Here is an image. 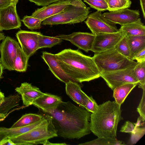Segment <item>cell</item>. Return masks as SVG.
<instances>
[{
    "label": "cell",
    "mask_w": 145,
    "mask_h": 145,
    "mask_svg": "<svg viewBox=\"0 0 145 145\" xmlns=\"http://www.w3.org/2000/svg\"><path fill=\"white\" fill-rule=\"evenodd\" d=\"M90 9L82 0H73L72 3L63 11L44 20L42 24L57 25L81 22L87 18Z\"/></svg>",
    "instance_id": "5"
},
{
    "label": "cell",
    "mask_w": 145,
    "mask_h": 145,
    "mask_svg": "<svg viewBox=\"0 0 145 145\" xmlns=\"http://www.w3.org/2000/svg\"><path fill=\"white\" fill-rule=\"evenodd\" d=\"M62 41V39L59 38L46 36L40 33L38 36V48H51L54 46L60 44Z\"/></svg>",
    "instance_id": "28"
},
{
    "label": "cell",
    "mask_w": 145,
    "mask_h": 145,
    "mask_svg": "<svg viewBox=\"0 0 145 145\" xmlns=\"http://www.w3.org/2000/svg\"><path fill=\"white\" fill-rule=\"evenodd\" d=\"M45 119L38 126L19 136L9 138L15 145L43 144L46 140L58 135L52 117L45 114Z\"/></svg>",
    "instance_id": "4"
},
{
    "label": "cell",
    "mask_w": 145,
    "mask_h": 145,
    "mask_svg": "<svg viewBox=\"0 0 145 145\" xmlns=\"http://www.w3.org/2000/svg\"></svg>",
    "instance_id": "51"
},
{
    "label": "cell",
    "mask_w": 145,
    "mask_h": 145,
    "mask_svg": "<svg viewBox=\"0 0 145 145\" xmlns=\"http://www.w3.org/2000/svg\"><path fill=\"white\" fill-rule=\"evenodd\" d=\"M98 106V105L92 96H89L84 108L89 112L93 113L97 109Z\"/></svg>",
    "instance_id": "36"
},
{
    "label": "cell",
    "mask_w": 145,
    "mask_h": 145,
    "mask_svg": "<svg viewBox=\"0 0 145 145\" xmlns=\"http://www.w3.org/2000/svg\"><path fill=\"white\" fill-rule=\"evenodd\" d=\"M93 57L100 73L135 67L138 63L124 56L115 48L95 53Z\"/></svg>",
    "instance_id": "6"
},
{
    "label": "cell",
    "mask_w": 145,
    "mask_h": 145,
    "mask_svg": "<svg viewBox=\"0 0 145 145\" xmlns=\"http://www.w3.org/2000/svg\"><path fill=\"white\" fill-rule=\"evenodd\" d=\"M7 137H8L4 132L0 131V142Z\"/></svg>",
    "instance_id": "44"
},
{
    "label": "cell",
    "mask_w": 145,
    "mask_h": 145,
    "mask_svg": "<svg viewBox=\"0 0 145 145\" xmlns=\"http://www.w3.org/2000/svg\"><path fill=\"white\" fill-rule=\"evenodd\" d=\"M13 3L11 0H0V9L5 8Z\"/></svg>",
    "instance_id": "40"
},
{
    "label": "cell",
    "mask_w": 145,
    "mask_h": 145,
    "mask_svg": "<svg viewBox=\"0 0 145 145\" xmlns=\"http://www.w3.org/2000/svg\"><path fill=\"white\" fill-rule=\"evenodd\" d=\"M16 5L13 3L0 9V27L2 31L18 29L21 27V23L17 13Z\"/></svg>",
    "instance_id": "12"
},
{
    "label": "cell",
    "mask_w": 145,
    "mask_h": 145,
    "mask_svg": "<svg viewBox=\"0 0 145 145\" xmlns=\"http://www.w3.org/2000/svg\"><path fill=\"white\" fill-rule=\"evenodd\" d=\"M61 97L57 95L45 93L35 100L32 105L38 107L45 114L54 112L62 101Z\"/></svg>",
    "instance_id": "16"
},
{
    "label": "cell",
    "mask_w": 145,
    "mask_h": 145,
    "mask_svg": "<svg viewBox=\"0 0 145 145\" xmlns=\"http://www.w3.org/2000/svg\"><path fill=\"white\" fill-rule=\"evenodd\" d=\"M136 123L129 121L125 122L121 128L120 131L123 133H133L135 130Z\"/></svg>",
    "instance_id": "37"
},
{
    "label": "cell",
    "mask_w": 145,
    "mask_h": 145,
    "mask_svg": "<svg viewBox=\"0 0 145 145\" xmlns=\"http://www.w3.org/2000/svg\"><path fill=\"white\" fill-rule=\"evenodd\" d=\"M43 115L34 113L26 114L22 117L10 127L17 128L27 125L41 120Z\"/></svg>",
    "instance_id": "26"
},
{
    "label": "cell",
    "mask_w": 145,
    "mask_h": 145,
    "mask_svg": "<svg viewBox=\"0 0 145 145\" xmlns=\"http://www.w3.org/2000/svg\"><path fill=\"white\" fill-rule=\"evenodd\" d=\"M4 68L0 61V79L2 78Z\"/></svg>",
    "instance_id": "45"
},
{
    "label": "cell",
    "mask_w": 145,
    "mask_h": 145,
    "mask_svg": "<svg viewBox=\"0 0 145 145\" xmlns=\"http://www.w3.org/2000/svg\"><path fill=\"white\" fill-rule=\"evenodd\" d=\"M29 58L20 47L18 49L17 55L14 62V70L21 72H25Z\"/></svg>",
    "instance_id": "25"
},
{
    "label": "cell",
    "mask_w": 145,
    "mask_h": 145,
    "mask_svg": "<svg viewBox=\"0 0 145 145\" xmlns=\"http://www.w3.org/2000/svg\"><path fill=\"white\" fill-rule=\"evenodd\" d=\"M140 1L143 16L144 18H145V0H140Z\"/></svg>",
    "instance_id": "42"
},
{
    "label": "cell",
    "mask_w": 145,
    "mask_h": 145,
    "mask_svg": "<svg viewBox=\"0 0 145 145\" xmlns=\"http://www.w3.org/2000/svg\"><path fill=\"white\" fill-rule=\"evenodd\" d=\"M63 0V1H66V0Z\"/></svg>",
    "instance_id": "50"
},
{
    "label": "cell",
    "mask_w": 145,
    "mask_h": 145,
    "mask_svg": "<svg viewBox=\"0 0 145 145\" xmlns=\"http://www.w3.org/2000/svg\"><path fill=\"white\" fill-rule=\"evenodd\" d=\"M95 36L92 33L74 32L69 35H60L55 37L69 41L79 49L88 52L91 50Z\"/></svg>",
    "instance_id": "13"
},
{
    "label": "cell",
    "mask_w": 145,
    "mask_h": 145,
    "mask_svg": "<svg viewBox=\"0 0 145 145\" xmlns=\"http://www.w3.org/2000/svg\"><path fill=\"white\" fill-rule=\"evenodd\" d=\"M136 123L135 130L131 135L128 144L133 145L136 143L144 136L145 133V121L138 117Z\"/></svg>",
    "instance_id": "27"
},
{
    "label": "cell",
    "mask_w": 145,
    "mask_h": 145,
    "mask_svg": "<svg viewBox=\"0 0 145 145\" xmlns=\"http://www.w3.org/2000/svg\"><path fill=\"white\" fill-rule=\"evenodd\" d=\"M41 57L48 65L49 70L57 79L65 83L71 81L60 67L55 54L44 52Z\"/></svg>",
    "instance_id": "18"
},
{
    "label": "cell",
    "mask_w": 145,
    "mask_h": 145,
    "mask_svg": "<svg viewBox=\"0 0 145 145\" xmlns=\"http://www.w3.org/2000/svg\"><path fill=\"white\" fill-rule=\"evenodd\" d=\"M125 144L121 140H118L116 138H110L98 137L94 140L84 143L80 145H123Z\"/></svg>",
    "instance_id": "29"
},
{
    "label": "cell",
    "mask_w": 145,
    "mask_h": 145,
    "mask_svg": "<svg viewBox=\"0 0 145 145\" xmlns=\"http://www.w3.org/2000/svg\"><path fill=\"white\" fill-rule=\"evenodd\" d=\"M43 145H67V144H66L65 143H52L50 142L49 141V140H46L42 144Z\"/></svg>",
    "instance_id": "43"
},
{
    "label": "cell",
    "mask_w": 145,
    "mask_h": 145,
    "mask_svg": "<svg viewBox=\"0 0 145 145\" xmlns=\"http://www.w3.org/2000/svg\"><path fill=\"white\" fill-rule=\"evenodd\" d=\"M5 97L4 94L0 90V102L3 101Z\"/></svg>",
    "instance_id": "46"
},
{
    "label": "cell",
    "mask_w": 145,
    "mask_h": 145,
    "mask_svg": "<svg viewBox=\"0 0 145 145\" xmlns=\"http://www.w3.org/2000/svg\"><path fill=\"white\" fill-rule=\"evenodd\" d=\"M6 37L3 33H0V42L1 40H3Z\"/></svg>",
    "instance_id": "47"
},
{
    "label": "cell",
    "mask_w": 145,
    "mask_h": 145,
    "mask_svg": "<svg viewBox=\"0 0 145 145\" xmlns=\"http://www.w3.org/2000/svg\"><path fill=\"white\" fill-rule=\"evenodd\" d=\"M143 89V94L137 111L141 117L145 120V89Z\"/></svg>",
    "instance_id": "35"
},
{
    "label": "cell",
    "mask_w": 145,
    "mask_h": 145,
    "mask_svg": "<svg viewBox=\"0 0 145 145\" xmlns=\"http://www.w3.org/2000/svg\"><path fill=\"white\" fill-rule=\"evenodd\" d=\"M108 6L109 11L130 7L131 2L128 0H105Z\"/></svg>",
    "instance_id": "30"
},
{
    "label": "cell",
    "mask_w": 145,
    "mask_h": 145,
    "mask_svg": "<svg viewBox=\"0 0 145 145\" xmlns=\"http://www.w3.org/2000/svg\"><path fill=\"white\" fill-rule=\"evenodd\" d=\"M21 21L28 29L33 30L40 29L43 20L33 17L31 16L26 15L21 20Z\"/></svg>",
    "instance_id": "32"
},
{
    "label": "cell",
    "mask_w": 145,
    "mask_h": 145,
    "mask_svg": "<svg viewBox=\"0 0 145 145\" xmlns=\"http://www.w3.org/2000/svg\"><path fill=\"white\" fill-rule=\"evenodd\" d=\"M46 114H43L42 119L32 124L15 128L0 127V131L4 132L8 138L16 137L26 133L39 125L45 118Z\"/></svg>",
    "instance_id": "23"
},
{
    "label": "cell",
    "mask_w": 145,
    "mask_h": 145,
    "mask_svg": "<svg viewBox=\"0 0 145 145\" xmlns=\"http://www.w3.org/2000/svg\"><path fill=\"white\" fill-rule=\"evenodd\" d=\"M65 84L67 94L75 102L84 108L89 96L82 90L78 83L69 81Z\"/></svg>",
    "instance_id": "19"
},
{
    "label": "cell",
    "mask_w": 145,
    "mask_h": 145,
    "mask_svg": "<svg viewBox=\"0 0 145 145\" xmlns=\"http://www.w3.org/2000/svg\"><path fill=\"white\" fill-rule=\"evenodd\" d=\"M137 85L136 83H127L117 87L113 90V97L119 105L123 103L131 90Z\"/></svg>",
    "instance_id": "24"
},
{
    "label": "cell",
    "mask_w": 145,
    "mask_h": 145,
    "mask_svg": "<svg viewBox=\"0 0 145 145\" xmlns=\"http://www.w3.org/2000/svg\"><path fill=\"white\" fill-rule=\"evenodd\" d=\"M134 72L138 81V87L145 89V62L138 63L134 67Z\"/></svg>",
    "instance_id": "31"
},
{
    "label": "cell",
    "mask_w": 145,
    "mask_h": 145,
    "mask_svg": "<svg viewBox=\"0 0 145 145\" xmlns=\"http://www.w3.org/2000/svg\"><path fill=\"white\" fill-rule=\"evenodd\" d=\"M15 90L21 95L23 104L26 106L32 105L35 100L43 95L44 93L39 88L27 82L22 83L20 86L16 87Z\"/></svg>",
    "instance_id": "17"
},
{
    "label": "cell",
    "mask_w": 145,
    "mask_h": 145,
    "mask_svg": "<svg viewBox=\"0 0 145 145\" xmlns=\"http://www.w3.org/2000/svg\"><path fill=\"white\" fill-rule=\"evenodd\" d=\"M135 67L100 73V77L112 90L118 86L129 83H138L134 69Z\"/></svg>",
    "instance_id": "7"
},
{
    "label": "cell",
    "mask_w": 145,
    "mask_h": 145,
    "mask_svg": "<svg viewBox=\"0 0 145 145\" xmlns=\"http://www.w3.org/2000/svg\"></svg>",
    "instance_id": "52"
},
{
    "label": "cell",
    "mask_w": 145,
    "mask_h": 145,
    "mask_svg": "<svg viewBox=\"0 0 145 145\" xmlns=\"http://www.w3.org/2000/svg\"><path fill=\"white\" fill-rule=\"evenodd\" d=\"M14 3L17 4L18 2V0H11Z\"/></svg>",
    "instance_id": "48"
},
{
    "label": "cell",
    "mask_w": 145,
    "mask_h": 145,
    "mask_svg": "<svg viewBox=\"0 0 145 145\" xmlns=\"http://www.w3.org/2000/svg\"><path fill=\"white\" fill-rule=\"evenodd\" d=\"M0 145H15L9 138L7 137L2 140L0 142Z\"/></svg>",
    "instance_id": "41"
},
{
    "label": "cell",
    "mask_w": 145,
    "mask_h": 145,
    "mask_svg": "<svg viewBox=\"0 0 145 145\" xmlns=\"http://www.w3.org/2000/svg\"><path fill=\"white\" fill-rule=\"evenodd\" d=\"M136 60L138 63L145 62V48L136 54L133 59V60Z\"/></svg>",
    "instance_id": "39"
},
{
    "label": "cell",
    "mask_w": 145,
    "mask_h": 145,
    "mask_svg": "<svg viewBox=\"0 0 145 145\" xmlns=\"http://www.w3.org/2000/svg\"><path fill=\"white\" fill-rule=\"evenodd\" d=\"M55 55L60 67L72 82L81 83L100 77L93 57L78 50L66 49Z\"/></svg>",
    "instance_id": "2"
},
{
    "label": "cell",
    "mask_w": 145,
    "mask_h": 145,
    "mask_svg": "<svg viewBox=\"0 0 145 145\" xmlns=\"http://www.w3.org/2000/svg\"><path fill=\"white\" fill-rule=\"evenodd\" d=\"M2 30L1 29L0 27V33H1V31Z\"/></svg>",
    "instance_id": "49"
},
{
    "label": "cell",
    "mask_w": 145,
    "mask_h": 145,
    "mask_svg": "<svg viewBox=\"0 0 145 145\" xmlns=\"http://www.w3.org/2000/svg\"><path fill=\"white\" fill-rule=\"evenodd\" d=\"M20 47L18 42L9 36L2 40L0 44V61L4 69L14 70V62Z\"/></svg>",
    "instance_id": "9"
},
{
    "label": "cell",
    "mask_w": 145,
    "mask_h": 145,
    "mask_svg": "<svg viewBox=\"0 0 145 145\" xmlns=\"http://www.w3.org/2000/svg\"><path fill=\"white\" fill-rule=\"evenodd\" d=\"M85 22L92 33L99 34L116 32L119 31L116 24L109 21L103 15L101 11H96L89 14Z\"/></svg>",
    "instance_id": "8"
},
{
    "label": "cell",
    "mask_w": 145,
    "mask_h": 145,
    "mask_svg": "<svg viewBox=\"0 0 145 145\" xmlns=\"http://www.w3.org/2000/svg\"><path fill=\"white\" fill-rule=\"evenodd\" d=\"M20 100V96L16 94L5 97L0 102V121L4 119L10 110L19 105Z\"/></svg>",
    "instance_id": "22"
},
{
    "label": "cell",
    "mask_w": 145,
    "mask_h": 145,
    "mask_svg": "<svg viewBox=\"0 0 145 145\" xmlns=\"http://www.w3.org/2000/svg\"><path fill=\"white\" fill-rule=\"evenodd\" d=\"M31 2L34 3L38 6L43 7L47 6L52 3L57 2L60 0H29Z\"/></svg>",
    "instance_id": "38"
},
{
    "label": "cell",
    "mask_w": 145,
    "mask_h": 145,
    "mask_svg": "<svg viewBox=\"0 0 145 145\" xmlns=\"http://www.w3.org/2000/svg\"><path fill=\"white\" fill-rule=\"evenodd\" d=\"M120 29L126 36L145 35V26L139 18L134 22L121 26Z\"/></svg>",
    "instance_id": "20"
},
{
    "label": "cell",
    "mask_w": 145,
    "mask_h": 145,
    "mask_svg": "<svg viewBox=\"0 0 145 145\" xmlns=\"http://www.w3.org/2000/svg\"><path fill=\"white\" fill-rule=\"evenodd\" d=\"M40 33L20 30L16 34V37L22 49L29 57L39 49L38 36Z\"/></svg>",
    "instance_id": "11"
},
{
    "label": "cell",
    "mask_w": 145,
    "mask_h": 145,
    "mask_svg": "<svg viewBox=\"0 0 145 145\" xmlns=\"http://www.w3.org/2000/svg\"><path fill=\"white\" fill-rule=\"evenodd\" d=\"M121 113V105L115 101L98 105L90 115L91 131L98 137L116 138L118 124L123 119Z\"/></svg>",
    "instance_id": "3"
},
{
    "label": "cell",
    "mask_w": 145,
    "mask_h": 145,
    "mask_svg": "<svg viewBox=\"0 0 145 145\" xmlns=\"http://www.w3.org/2000/svg\"><path fill=\"white\" fill-rule=\"evenodd\" d=\"M124 35L120 29L116 32L95 35L91 51L98 53L114 48Z\"/></svg>",
    "instance_id": "10"
},
{
    "label": "cell",
    "mask_w": 145,
    "mask_h": 145,
    "mask_svg": "<svg viewBox=\"0 0 145 145\" xmlns=\"http://www.w3.org/2000/svg\"><path fill=\"white\" fill-rule=\"evenodd\" d=\"M114 48L121 54L130 59V51L126 36H123Z\"/></svg>",
    "instance_id": "33"
},
{
    "label": "cell",
    "mask_w": 145,
    "mask_h": 145,
    "mask_svg": "<svg viewBox=\"0 0 145 145\" xmlns=\"http://www.w3.org/2000/svg\"><path fill=\"white\" fill-rule=\"evenodd\" d=\"M47 114L52 116L58 136L78 139L91 133L89 121L91 114L70 101H62L54 112Z\"/></svg>",
    "instance_id": "1"
},
{
    "label": "cell",
    "mask_w": 145,
    "mask_h": 145,
    "mask_svg": "<svg viewBox=\"0 0 145 145\" xmlns=\"http://www.w3.org/2000/svg\"><path fill=\"white\" fill-rule=\"evenodd\" d=\"M103 15L109 21L121 26L137 20L140 17V12L127 8L109 11Z\"/></svg>",
    "instance_id": "14"
},
{
    "label": "cell",
    "mask_w": 145,
    "mask_h": 145,
    "mask_svg": "<svg viewBox=\"0 0 145 145\" xmlns=\"http://www.w3.org/2000/svg\"><path fill=\"white\" fill-rule=\"evenodd\" d=\"M130 51V59H133L137 54L145 48V35L126 36Z\"/></svg>",
    "instance_id": "21"
},
{
    "label": "cell",
    "mask_w": 145,
    "mask_h": 145,
    "mask_svg": "<svg viewBox=\"0 0 145 145\" xmlns=\"http://www.w3.org/2000/svg\"><path fill=\"white\" fill-rule=\"evenodd\" d=\"M84 1L97 10L103 11L108 10L107 4L105 0H84Z\"/></svg>",
    "instance_id": "34"
},
{
    "label": "cell",
    "mask_w": 145,
    "mask_h": 145,
    "mask_svg": "<svg viewBox=\"0 0 145 145\" xmlns=\"http://www.w3.org/2000/svg\"><path fill=\"white\" fill-rule=\"evenodd\" d=\"M73 0H59L47 6L38 8L31 15L32 17L44 20L63 11L72 3Z\"/></svg>",
    "instance_id": "15"
}]
</instances>
